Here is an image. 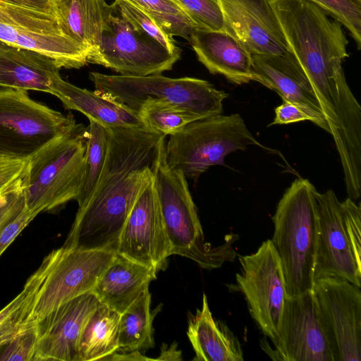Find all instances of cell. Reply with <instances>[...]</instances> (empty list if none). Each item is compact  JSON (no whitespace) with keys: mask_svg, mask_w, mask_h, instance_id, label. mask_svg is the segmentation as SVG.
Wrapping results in <instances>:
<instances>
[{"mask_svg":"<svg viewBox=\"0 0 361 361\" xmlns=\"http://www.w3.org/2000/svg\"><path fill=\"white\" fill-rule=\"evenodd\" d=\"M55 254L44 282L37 296L30 322L34 323L59 305L92 291L98 279L116 252L62 246Z\"/></svg>","mask_w":361,"mask_h":361,"instance_id":"obj_11","label":"cell"},{"mask_svg":"<svg viewBox=\"0 0 361 361\" xmlns=\"http://www.w3.org/2000/svg\"><path fill=\"white\" fill-rule=\"evenodd\" d=\"M0 41L48 56L61 68H80L88 63L87 50L61 33L38 32L0 23Z\"/></svg>","mask_w":361,"mask_h":361,"instance_id":"obj_24","label":"cell"},{"mask_svg":"<svg viewBox=\"0 0 361 361\" xmlns=\"http://www.w3.org/2000/svg\"><path fill=\"white\" fill-rule=\"evenodd\" d=\"M56 0H0L11 6L51 15L56 18Z\"/></svg>","mask_w":361,"mask_h":361,"instance_id":"obj_40","label":"cell"},{"mask_svg":"<svg viewBox=\"0 0 361 361\" xmlns=\"http://www.w3.org/2000/svg\"><path fill=\"white\" fill-rule=\"evenodd\" d=\"M87 129L80 125L27 159L23 180L25 207L39 214L76 200L85 173Z\"/></svg>","mask_w":361,"mask_h":361,"instance_id":"obj_4","label":"cell"},{"mask_svg":"<svg viewBox=\"0 0 361 361\" xmlns=\"http://www.w3.org/2000/svg\"><path fill=\"white\" fill-rule=\"evenodd\" d=\"M322 8L350 32L361 47V0H308Z\"/></svg>","mask_w":361,"mask_h":361,"instance_id":"obj_32","label":"cell"},{"mask_svg":"<svg viewBox=\"0 0 361 361\" xmlns=\"http://www.w3.org/2000/svg\"><path fill=\"white\" fill-rule=\"evenodd\" d=\"M120 314L99 302L82 329L79 361L104 360L118 349Z\"/></svg>","mask_w":361,"mask_h":361,"instance_id":"obj_25","label":"cell"},{"mask_svg":"<svg viewBox=\"0 0 361 361\" xmlns=\"http://www.w3.org/2000/svg\"><path fill=\"white\" fill-rule=\"evenodd\" d=\"M197 59L212 74L242 85L254 80L252 54L226 31L195 30L189 42Z\"/></svg>","mask_w":361,"mask_h":361,"instance_id":"obj_18","label":"cell"},{"mask_svg":"<svg viewBox=\"0 0 361 361\" xmlns=\"http://www.w3.org/2000/svg\"><path fill=\"white\" fill-rule=\"evenodd\" d=\"M37 215L25 206L17 216L0 228V257Z\"/></svg>","mask_w":361,"mask_h":361,"instance_id":"obj_38","label":"cell"},{"mask_svg":"<svg viewBox=\"0 0 361 361\" xmlns=\"http://www.w3.org/2000/svg\"><path fill=\"white\" fill-rule=\"evenodd\" d=\"M106 158L88 200L78 207L63 247L116 252L140 193L154 178L166 136L146 128H109Z\"/></svg>","mask_w":361,"mask_h":361,"instance_id":"obj_1","label":"cell"},{"mask_svg":"<svg viewBox=\"0 0 361 361\" xmlns=\"http://www.w3.org/2000/svg\"><path fill=\"white\" fill-rule=\"evenodd\" d=\"M150 304L147 288L120 314L118 350L141 351L154 346L152 322L156 312H151Z\"/></svg>","mask_w":361,"mask_h":361,"instance_id":"obj_26","label":"cell"},{"mask_svg":"<svg viewBox=\"0 0 361 361\" xmlns=\"http://www.w3.org/2000/svg\"><path fill=\"white\" fill-rule=\"evenodd\" d=\"M56 4L62 32L87 49L89 56L94 54L115 11L114 4H108L106 0H56Z\"/></svg>","mask_w":361,"mask_h":361,"instance_id":"obj_22","label":"cell"},{"mask_svg":"<svg viewBox=\"0 0 361 361\" xmlns=\"http://www.w3.org/2000/svg\"><path fill=\"white\" fill-rule=\"evenodd\" d=\"M87 129L85 173L84 182L76 201L82 207L92 195L103 170L110 137L109 128L90 119Z\"/></svg>","mask_w":361,"mask_h":361,"instance_id":"obj_27","label":"cell"},{"mask_svg":"<svg viewBox=\"0 0 361 361\" xmlns=\"http://www.w3.org/2000/svg\"><path fill=\"white\" fill-rule=\"evenodd\" d=\"M60 69L48 56L0 41V87L49 93Z\"/></svg>","mask_w":361,"mask_h":361,"instance_id":"obj_20","label":"cell"},{"mask_svg":"<svg viewBox=\"0 0 361 361\" xmlns=\"http://www.w3.org/2000/svg\"><path fill=\"white\" fill-rule=\"evenodd\" d=\"M262 348L281 361H334L327 332L315 295L309 291L287 297L274 348L264 339Z\"/></svg>","mask_w":361,"mask_h":361,"instance_id":"obj_10","label":"cell"},{"mask_svg":"<svg viewBox=\"0 0 361 361\" xmlns=\"http://www.w3.org/2000/svg\"><path fill=\"white\" fill-rule=\"evenodd\" d=\"M240 268L232 286L242 293L249 312L265 336L279 335L287 292L279 255L271 240L250 255L239 256Z\"/></svg>","mask_w":361,"mask_h":361,"instance_id":"obj_8","label":"cell"},{"mask_svg":"<svg viewBox=\"0 0 361 361\" xmlns=\"http://www.w3.org/2000/svg\"><path fill=\"white\" fill-rule=\"evenodd\" d=\"M313 292L334 361H360V288L342 278L324 277L315 280Z\"/></svg>","mask_w":361,"mask_h":361,"instance_id":"obj_12","label":"cell"},{"mask_svg":"<svg viewBox=\"0 0 361 361\" xmlns=\"http://www.w3.org/2000/svg\"><path fill=\"white\" fill-rule=\"evenodd\" d=\"M180 57V54L170 52L114 13L102 32L98 49L87 61L120 75L146 76L171 70Z\"/></svg>","mask_w":361,"mask_h":361,"instance_id":"obj_9","label":"cell"},{"mask_svg":"<svg viewBox=\"0 0 361 361\" xmlns=\"http://www.w3.org/2000/svg\"><path fill=\"white\" fill-rule=\"evenodd\" d=\"M156 276L154 269L116 252L92 292L101 302L121 314L149 288Z\"/></svg>","mask_w":361,"mask_h":361,"instance_id":"obj_19","label":"cell"},{"mask_svg":"<svg viewBox=\"0 0 361 361\" xmlns=\"http://www.w3.org/2000/svg\"><path fill=\"white\" fill-rule=\"evenodd\" d=\"M99 302L92 291L87 292L35 322L37 343L33 361H79L82 329Z\"/></svg>","mask_w":361,"mask_h":361,"instance_id":"obj_15","label":"cell"},{"mask_svg":"<svg viewBox=\"0 0 361 361\" xmlns=\"http://www.w3.org/2000/svg\"><path fill=\"white\" fill-rule=\"evenodd\" d=\"M115 11L127 20L135 29L147 35L151 39L173 54H180V49L176 46L173 37L147 13L128 0H114L112 3Z\"/></svg>","mask_w":361,"mask_h":361,"instance_id":"obj_30","label":"cell"},{"mask_svg":"<svg viewBox=\"0 0 361 361\" xmlns=\"http://www.w3.org/2000/svg\"><path fill=\"white\" fill-rule=\"evenodd\" d=\"M80 125L72 115L32 99L27 90L0 87V158L27 160Z\"/></svg>","mask_w":361,"mask_h":361,"instance_id":"obj_7","label":"cell"},{"mask_svg":"<svg viewBox=\"0 0 361 361\" xmlns=\"http://www.w3.org/2000/svg\"><path fill=\"white\" fill-rule=\"evenodd\" d=\"M316 191L307 179L295 180L272 216L271 240L280 258L288 297L313 290L319 228Z\"/></svg>","mask_w":361,"mask_h":361,"instance_id":"obj_2","label":"cell"},{"mask_svg":"<svg viewBox=\"0 0 361 361\" xmlns=\"http://www.w3.org/2000/svg\"><path fill=\"white\" fill-rule=\"evenodd\" d=\"M226 32L252 54L279 55L290 51L269 0H219Z\"/></svg>","mask_w":361,"mask_h":361,"instance_id":"obj_16","label":"cell"},{"mask_svg":"<svg viewBox=\"0 0 361 361\" xmlns=\"http://www.w3.org/2000/svg\"><path fill=\"white\" fill-rule=\"evenodd\" d=\"M37 343L35 322L0 348V361H33Z\"/></svg>","mask_w":361,"mask_h":361,"instance_id":"obj_35","label":"cell"},{"mask_svg":"<svg viewBox=\"0 0 361 361\" xmlns=\"http://www.w3.org/2000/svg\"><path fill=\"white\" fill-rule=\"evenodd\" d=\"M13 189V188H12ZM2 194V193H1ZM1 195V194H0Z\"/></svg>","mask_w":361,"mask_h":361,"instance_id":"obj_43","label":"cell"},{"mask_svg":"<svg viewBox=\"0 0 361 361\" xmlns=\"http://www.w3.org/2000/svg\"><path fill=\"white\" fill-rule=\"evenodd\" d=\"M155 360H182L181 351L178 349L176 343L171 344L169 347L163 345L159 357Z\"/></svg>","mask_w":361,"mask_h":361,"instance_id":"obj_42","label":"cell"},{"mask_svg":"<svg viewBox=\"0 0 361 361\" xmlns=\"http://www.w3.org/2000/svg\"><path fill=\"white\" fill-rule=\"evenodd\" d=\"M49 94L59 99L66 109L78 111L108 128H145L138 114L97 91L64 80L60 73L54 78Z\"/></svg>","mask_w":361,"mask_h":361,"instance_id":"obj_21","label":"cell"},{"mask_svg":"<svg viewBox=\"0 0 361 361\" xmlns=\"http://www.w3.org/2000/svg\"><path fill=\"white\" fill-rule=\"evenodd\" d=\"M104 360H155L144 356L138 350H118L111 355L108 356Z\"/></svg>","mask_w":361,"mask_h":361,"instance_id":"obj_41","label":"cell"},{"mask_svg":"<svg viewBox=\"0 0 361 361\" xmlns=\"http://www.w3.org/2000/svg\"><path fill=\"white\" fill-rule=\"evenodd\" d=\"M96 91L138 114L149 104H169L188 109L201 118L221 114L223 101L228 97L207 80L161 74L146 76L106 75L90 72Z\"/></svg>","mask_w":361,"mask_h":361,"instance_id":"obj_5","label":"cell"},{"mask_svg":"<svg viewBox=\"0 0 361 361\" xmlns=\"http://www.w3.org/2000/svg\"><path fill=\"white\" fill-rule=\"evenodd\" d=\"M187 336L195 353L193 360H244L238 338L225 323L213 317L205 294L202 308L189 318Z\"/></svg>","mask_w":361,"mask_h":361,"instance_id":"obj_23","label":"cell"},{"mask_svg":"<svg viewBox=\"0 0 361 361\" xmlns=\"http://www.w3.org/2000/svg\"><path fill=\"white\" fill-rule=\"evenodd\" d=\"M54 253V250L44 258L39 268L28 278L23 290L0 310V324L9 318L33 294L40 290L50 269Z\"/></svg>","mask_w":361,"mask_h":361,"instance_id":"obj_34","label":"cell"},{"mask_svg":"<svg viewBox=\"0 0 361 361\" xmlns=\"http://www.w3.org/2000/svg\"><path fill=\"white\" fill-rule=\"evenodd\" d=\"M27 160L0 158V194L22 183Z\"/></svg>","mask_w":361,"mask_h":361,"instance_id":"obj_36","label":"cell"},{"mask_svg":"<svg viewBox=\"0 0 361 361\" xmlns=\"http://www.w3.org/2000/svg\"><path fill=\"white\" fill-rule=\"evenodd\" d=\"M254 80L276 92L283 102L300 106L312 122L329 128L311 83L293 53L252 54Z\"/></svg>","mask_w":361,"mask_h":361,"instance_id":"obj_17","label":"cell"},{"mask_svg":"<svg viewBox=\"0 0 361 361\" xmlns=\"http://www.w3.org/2000/svg\"><path fill=\"white\" fill-rule=\"evenodd\" d=\"M305 121L312 122V118L300 106L290 102H283L282 104L275 109L274 119L269 126L289 124Z\"/></svg>","mask_w":361,"mask_h":361,"instance_id":"obj_39","label":"cell"},{"mask_svg":"<svg viewBox=\"0 0 361 361\" xmlns=\"http://www.w3.org/2000/svg\"><path fill=\"white\" fill-rule=\"evenodd\" d=\"M199 30L226 31L219 0H176Z\"/></svg>","mask_w":361,"mask_h":361,"instance_id":"obj_33","label":"cell"},{"mask_svg":"<svg viewBox=\"0 0 361 361\" xmlns=\"http://www.w3.org/2000/svg\"><path fill=\"white\" fill-rule=\"evenodd\" d=\"M151 16L170 36L190 42L196 25L176 0H128Z\"/></svg>","mask_w":361,"mask_h":361,"instance_id":"obj_28","label":"cell"},{"mask_svg":"<svg viewBox=\"0 0 361 361\" xmlns=\"http://www.w3.org/2000/svg\"><path fill=\"white\" fill-rule=\"evenodd\" d=\"M24 207L23 181L18 186L0 195V228L17 216Z\"/></svg>","mask_w":361,"mask_h":361,"instance_id":"obj_37","label":"cell"},{"mask_svg":"<svg viewBox=\"0 0 361 361\" xmlns=\"http://www.w3.org/2000/svg\"><path fill=\"white\" fill-rule=\"evenodd\" d=\"M165 143L157 162L154 180L171 255L189 258L207 269L233 261L237 255L232 247L233 237L231 235L230 240L226 238L224 243L216 247L204 241L186 177L168 165Z\"/></svg>","mask_w":361,"mask_h":361,"instance_id":"obj_3","label":"cell"},{"mask_svg":"<svg viewBox=\"0 0 361 361\" xmlns=\"http://www.w3.org/2000/svg\"><path fill=\"white\" fill-rule=\"evenodd\" d=\"M318 209V243L315 280L339 277L361 287V259L352 247L342 207L332 190L315 192Z\"/></svg>","mask_w":361,"mask_h":361,"instance_id":"obj_14","label":"cell"},{"mask_svg":"<svg viewBox=\"0 0 361 361\" xmlns=\"http://www.w3.org/2000/svg\"><path fill=\"white\" fill-rule=\"evenodd\" d=\"M249 145L263 147L238 114L192 121L169 135L164 153L168 165L197 180L209 167L226 166L225 157Z\"/></svg>","mask_w":361,"mask_h":361,"instance_id":"obj_6","label":"cell"},{"mask_svg":"<svg viewBox=\"0 0 361 361\" xmlns=\"http://www.w3.org/2000/svg\"><path fill=\"white\" fill-rule=\"evenodd\" d=\"M138 114L146 128L164 136L173 135L187 124L202 119L188 109L164 104L145 105Z\"/></svg>","mask_w":361,"mask_h":361,"instance_id":"obj_29","label":"cell"},{"mask_svg":"<svg viewBox=\"0 0 361 361\" xmlns=\"http://www.w3.org/2000/svg\"><path fill=\"white\" fill-rule=\"evenodd\" d=\"M116 252L154 269L171 255L154 178L137 197L121 231Z\"/></svg>","mask_w":361,"mask_h":361,"instance_id":"obj_13","label":"cell"},{"mask_svg":"<svg viewBox=\"0 0 361 361\" xmlns=\"http://www.w3.org/2000/svg\"><path fill=\"white\" fill-rule=\"evenodd\" d=\"M0 23L36 31L63 34L56 17L0 2Z\"/></svg>","mask_w":361,"mask_h":361,"instance_id":"obj_31","label":"cell"}]
</instances>
